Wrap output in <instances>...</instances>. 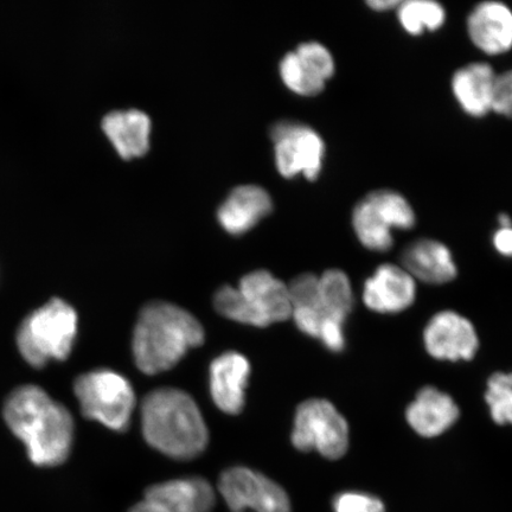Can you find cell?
Instances as JSON below:
<instances>
[{
    "instance_id": "obj_23",
    "label": "cell",
    "mask_w": 512,
    "mask_h": 512,
    "mask_svg": "<svg viewBox=\"0 0 512 512\" xmlns=\"http://www.w3.org/2000/svg\"><path fill=\"white\" fill-rule=\"evenodd\" d=\"M280 76L285 85L300 95H317L323 91L325 81L306 66L296 51H290L279 64Z\"/></svg>"
},
{
    "instance_id": "obj_19",
    "label": "cell",
    "mask_w": 512,
    "mask_h": 512,
    "mask_svg": "<svg viewBox=\"0 0 512 512\" xmlns=\"http://www.w3.org/2000/svg\"><path fill=\"white\" fill-rule=\"evenodd\" d=\"M497 74L486 62H473L452 76V92L462 110L473 118L492 112Z\"/></svg>"
},
{
    "instance_id": "obj_8",
    "label": "cell",
    "mask_w": 512,
    "mask_h": 512,
    "mask_svg": "<svg viewBox=\"0 0 512 512\" xmlns=\"http://www.w3.org/2000/svg\"><path fill=\"white\" fill-rule=\"evenodd\" d=\"M291 440L300 452L316 451L329 460L341 459L349 448V425L330 401L306 400L297 408Z\"/></svg>"
},
{
    "instance_id": "obj_28",
    "label": "cell",
    "mask_w": 512,
    "mask_h": 512,
    "mask_svg": "<svg viewBox=\"0 0 512 512\" xmlns=\"http://www.w3.org/2000/svg\"><path fill=\"white\" fill-rule=\"evenodd\" d=\"M494 247L496 251L504 256H510L512 254V227L511 228H499L494 235Z\"/></svg>"
},
{
    "instance_id": "obj_9",
    "label": "cell",
    "mask_w": 512,
    "mask_h": 512,
    "mask_svg": "<svg viewBox=\"0 0 512 512\" xmlns=\"http://www.w3.org/2000/svg\"><path fill=\"white\" fill-rule=\"evenodd\" d=\"M217 489L230 512H292L283 486L246 466L224 470Z\"/></svg>"
},
{
    "instance_id": "obj_27",
    "label": "cell",
    "mask_w": 512,
    "mask_h": 512,
    "mask_svg": "<svg viewBox=\"0 0 512 512\" xmlns=\"http://www.w3.org/2000/svg\"><path fill=\"white\" fill-rule=\"evenodd\" d=\"M492 112L512 119V69L497 74Z\"/></svg>"
},
{
    "instance_id": "obj_30",
    "label": "cell",
    "mask_w": 512,
    "mask_h": 512,
    "mask_svg": "<svg viewBox=\"0 0 512 512\" xmlns=\"http://www.w3.org/2000/svg\"><path fill=\"white\" fill-rule=\"evenodd\" d=\"M499 222V228H511L512 227V220L510 219V216L507 214H501L498 217Z\"/></svg>"
},
{
    "instance_id": "obj_21",
    "label": "cell",
    "mask_w": 512,
    "mask_h": 512,
    "mask_svg": "<svg viewBox=\"0 0 512 512\" xmlns=\"http://www.w3.org/2000/svg\"><path fill=\"white\" fill-rule=\"evenodd\" d=\"M354 306V293L347 274L341 270H328L318 280V298L315 306L305 307L326 322L344 324ZM300 309V307H298ZM323 328V326H322Z\"/></svg>"
},
{
    "instance_id": "obj_24",
    "label": "cell",
    "mask_w": 512,
    "mask_h": 512,
    "mask_svg": "<svg viewBox=\"0 0 512 512\" xmlns=\"http://www.w3.org/2000/svg\"><path fill=\"white\" fill-rule=\"evenodd\" d=\"M485 401L497 425H512V373H496L490 377Z\"/></svg>"
},
{
    "instance_id": "obj_16",
    "label": "cell",
    "mask_w": 512,
    "mask_h": 512,
    "mask_svg": "<svg viewBox=\"0 0 512 512\" xmlns=\"http://www.w3.org/2000/svg\"><path fill=\"white\" fill-rule=\"evenodd\" d=\"M459 407L450 395L438 388L425 387L408 406V425L422 438H435L444 434L459 419Z\"/></svg>"
},
{
    "instance_id": "obj_17",
    "label": "cell",
    "mask_w": 512,
    "mask_h": 512,
    "mask_svg": "<svg viewBox=\"0 0 512 512\" xmlns=\"http://www.w3.org/2000/svg\"><path fill=\"white\" fill-rule=\"evenodd\" d=\"M401 266L415 280L431 285L447 284L457 277V266L450 249L432 239L416 240L403 249Z\"/></svg>"
},
{
    "instance_id": "obj_3",
    "label": "cell",
    "mask_w": 512,
    "mask_h": 512,
    "mask_svg": "<svg viewBox=\"0 0 512 512\" xmlns=\"http://www.w3.org/2000/svg\"><path fill=\"white\" fill-rule=\"evenodd\" d=\"M146 443L164 456L192 460L207 450L209 431L200 407L182 389L157 388L142 402Z\"/></svg>"
},
{
    "instance_id": "obj_7",
    "label": "cell",
    "mask_w": 512,
    "mask_h": 512,
    "mask_svg": "<svg viewBox=\"0 0 512 512\" xmlns=\"http://www.w3.org/2000/svg\"><path fill=\"white\" fill-rule=\"evenodd\" d=\"M416 216L400 192L380 189L369 192L352 210V227L363 247L373 252H388L393 248V230H409Z\"/></svg>"
},
{
    "instance_id": "obj_26",
    "label": "cell",
    "mask_w": 512,
    "mask_h": 512,
    "mask_svg": "<svg viewBox=\"0 0 512 512\" xmlns=\"http://www.w3.org/2000/svg\"><path fill=\"white\" fill-rule=\"evenodd\" d=\"M335 512H386L381 499L363 492H343L334 501Z\"/></svg>"
},
{
    "instance_id": "obj_29",
    "label": "cell",
    "mask_w": 512,
    "mask_h": 512,
    "mask_svg": "<svg viewBox=\"0 0 512 512\" xmlns=\"http://www.w3.org/2000/svg\"><path fill=\"white\" fill-rule=\"evenodd\" d=\"M400 3V0H369L367 4L371 10L386 12L398 9Z\"/></svg>"
},
{
    "instance_id": "obj_15",
    "label": "cell",
    "mask_w": 512,
    "mask_h": 512,
    "mask_svg": "<svg viewBox=\"0 0 512 512\" xmlns=\"http://www.w3.org/2000/svg\"><path fill=\"white\" fill-rule=\"evenodd\" d=\"M470 40L483 53L496 56L512 49V10L501 2H483L467 17Z\"/></svg>"
},
{
    "instance_id": "obj_11",
    "label": "cell",
    "mask_w": 512,
    "mask_h": 512,
    "mask_svg": "<svg viewBox=\"0 0 512 512\" xmlns=\"http://www.w3.org/2000/svg\"><path fill=\"white\" fill-rule=\"evenodd\" d=\"M216 492L207 479L184 477L151 485L128 512H211Z\"/></svg>"
},
{
    "instance_id": "obj_25",
    "label": "cell",
    "mask_w": 512,
    "mask_h": 512,
    "mask_svg": "<svg viewBox=\"0 0 512 512\" xmlns=\"http://www.w3.org/2000/svg\"><path fill=\"white\" fill-rule=\"evenodd\" d=\"M294 51L306 66L311 68L325 82L334 76L336 69L334 56L322 43L316 41L304 42L299 44Z\"/></svg>"
},
{
    "instance_id": "obj_5",
    "label": "cell",
    "mask_w": 512,
    "mask_h": 512,
    "mask_svg": "<svg viewBox=\"0 0 512 512\" xmlns=\"http://www.w3.org/2000/svg\"><path fill=\"white\" fill-rule=\"evenodd\" d=\"M78 335V313L61 299L50 300L24 319L17 334L18 349L32 367L63 361Z\"/></svg>"
},
{
    "instance_id": "obj_10",
    "label": "cell",
    "mask_w": 512,
    "mask_h": 512,
    "mask_svg": "<svg viewBox=\"0 0 512 512\" xmlns=\"http://www.w3.org/2000/svg\"><path fill=\"white\" fill-rule=\"evenodd\" d=\"M274 143L275 163L281 175L303 174L315 181L322 172L325 143L309 125L294 120H280L270 128Z\"/></svg>"
},
{
    "instance_id": "obj_31",
    "label": "cell",
    "mask_w": 512,
    "mask_h": 512,
    "mask_svg": "<svg viewBox=\"0 0 512 512\" xmlns=\"http://www.w3.org/2000/svg\"><path fill=\"white\" fill-rule=\"evenodd\" d=\"M511 258H512V254H511Z\"/></svg>"
},
{
    "instance_id": "obj_4",
    "label": "cell",
    "mask_w": 512,
    "mask_h": 512,
    "mask_svg": "<svg viewBox=\"0 0 512 512\" xmlns=\"http://www.w3.org/2000/svg\"><path fill=\"white\" fill-rule=\"evenodd\" d=\"M214 306L224 318L255 328H267L292 317L288 286L266 270L246 274L238 287L219 288Z\"/></svg>"
},
{
    "instance_id": "obj_12",
    "label": "cell",
    "mask_w": 512,
    "mask_h": 512,
    "mask_svg": "<svg viewBox=\"0 0 512 512\" xmlns=\"http://www.w3.org/2000/svg\"><path fill=\"white\" fill-rule=\"evenodd\" d=\"M426 351L439 361H471L479 348L475 326L458 312L437 313L424 331Z\"/></svg>"
},
{
    "instance_id": "obj_20",
    "label": "cell",
    "mask_w": 512,
    "mask_h": 512,
    "mask_svg": "<svg viewBox=\"0 0 512 512\" xmlns=\"http://www.w3.org/2000/svg\"><path fill=\"white\" fill-rule=\"evenodd\" d=\"M102 128L121 157L143 156L149 150L151 119L137 108L106 114Z\"/></svg>"
},
{
    "instance_id": "obj_22",
    "label": "cell",
    "mask_w": 512,
    "mask_h": 512,
    "mask_svg": "<svg viewBox=\"0 0 512 512\" xmlns=\"http://www.w3.org/2000/svg\"><path fill=\"white\" fill-rule=\"evenodd\" d=\"M395 11L401 27L412 36L439 30L446 22L444 6L433 0H406Z\"/></svg>"
},
{
    "instance_id": "obj_6",
    "label": "cell",
    "mask_w": 512,
    "mask_h": 512,
    "mask_svg": "<svg viewBox=\"0 0 512 512\" xmlns=\"http://www.w3.org/2000/svg\"><path fill=\"white\" fill-rule=\"evenodd\" d=\"M74 393L85 418L114 432L130 427L137 405L136 393L125 376L110 369L89 371L76 379Z\"/></svg>"
},
{
    "instance_id": "obj_18",
    "label": "cell",
    "mask_w": 512,
    "mask_h": 512,
    "mask_svg": "<svg viewBox=\"0 0 512 512\" xmlns=\"http://www.w3.org/2000/svg\"><path fill=\"white\" fill-rule=\"evenodd\" d=\"M272 208V197L265 188L243 184L230 191L217 210V219L228 233L239 235L253 228Z\"/></svg>"
},
{
    "instance_id": "obj_2",
    "label": "cell",
    "mask_w": 512,
    "mask_h": 512,
    "mask_svg": "<svg viewBox=\"0 0 512 512\" xmlns=\"http://www.w3.org/2000/svg\"><path fill=\"white\" fill-rule=\"evenodd\" d=\"M206 339L203 325L191 312L155 300L140 311L134 326V362L142 373L157 375L177 366L191 349Z\"/></svg>"
},
{
    "instance_id": "obj_14",
    "label": "cell",
    "mask_w": 512,
    "mask_h": 512,
    "mask_svg": "<svg viewBox=\"0 0 512 512\" xmlns=\"http://www.w3.org/2000/svg\"><path fill=\"white\" fill-rule=\"evenodd\" d=\"M210 395L217 408L238 415L246 405L251 364L238 351H227L210 364Z\"/></svg>"
},
{
    "instance_id": "obj_1",
    "label": "cell",
    "mask_w": 512,
    "mask_h": 512,
    "mask_svg": "<svg viewBox=\"0 0 512 512\" xmlns=\"http://www.w3.org/2000/svg\"><path fill=\"white\" fill-rule=\"evenodd\" d=\"M4 419L27 447L36 466H59L72 450L74 420L68 409L36 386L12 392L4 405Z\"/></svg>"
},
{
    "instance_id": "obj_13",
    "label": "cell",
    "mask_w": 512,
    "mask_h": 512,
    "mask_svg": "<svg viewBox=\"0 0 512 512\" xmlns=\"http://www.w3.org/2000/svg\"><path fill=\"white\" fill-rule=\"evenodd\" d=\"M416 298L415 279L402 266L383 264L369 277L363 288V302L377 313H400Z\"/></svg>"
}]
</instances>
